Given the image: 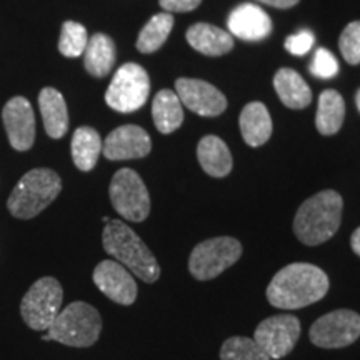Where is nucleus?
<instances>
[{
	"label": "nucleus",
	"mask_w": 360,
	"mask_h": 360,
	"mask_svg": "<svg viewBox=\"0 0 360 360\" xmlns=\"http://www.w3.org/2000/svg\"><path fill=\"white\" fill-rule=\"evenodd\" d=\"M328 285L327 274L321 267L295 262L274 276L267 287V300L277 309H304L322 300L328 292Z\"/></svg>",
	"instance_id": "f257e3e1"
},
{
	"label": "nucleus",
	"mask_w": 360,
	"mask_h": 360,
	"mask_svg": "<svg viewBox=\"0 0 360 360\" xmlns=\"http://www.w3.org/2000/svg\"><path fill=\"white\" fill-rule=\"evenodd\" d=\"M102 244L107 254L115 262L122 264L125 269L137 276L141 281L154 283L160 277V265L155 255L143 244L141 237L135 233L122 220H109L103 227Z\"/></svg>",
	"instance_id": "f03ea898"
},
{
	"label": "nucleus",
	"mask_w": 360,
	"mask_h": 360,
	"mask_svg": "<svg viewBox=\"0 0 360 360\" xmlns=\"http://www.w3.org/2000/svg\"><path fill=\"white\" fill-rule=\"evenodd\" d=\"M344 200L335 191H322L304 202L294 219V233L305 245H321L339 231Z\"/></svg>",
	"instance_id": "7ed1b4c3"
},
{
	"label": "nucleus",
	"mask_w": 360,
	"mask_h": 360,
	"mask_svg": "<svg viewBox=\"0 0 360 360\" xmlns=\"http://www.w3.org/2000/svg\"><path fill=\"white\" fill-rule=\"evenodd\" d=\"M62 191V179L52 169H34L19 180L7 200L8 212L29 220L47 209Z\"/></svg>",
	"instance_id": "20e7f679"
},
{
	"label": "nucleus",
	"mask_w": 360,
	"mask_h": 360,
	"mask_svg": "<svg viewBox=\"0 0 360 360\" xmlns=\"http://www.w3.org/2000/svg\"><path fill=\"white\" fill-rule=\"evenodd\" d=\"M102 332V317L98 310L87 302H72L58 312L49 327L51 340L60 342L67 347H92Z\"/></svg>",
	"instance_id": "39448f33"
},
{
	"label": "nucleus",
	"mask_w": 360,
	"mask_h": 360,
	"mask_svg": "<svg viewBox=\"0 0 360 360\" xmlns=\"http://www.w3.org/2000/svg\"><path fill=\"white\" fill-rule=\"evenodd\" d=\"M62 300H64V290L57 278H39L22 297V319L34 330L47 332L62 310Z\"/></svg>",
	"instance_id": "423d86ee"
},
{
	"label": "nucleus",
	"mask_w": 360,
	"mask_h": 360,
	"mask_svg": "<svg viewBox=\"0 0 360 360\" xmlns=\"http://www.w3.org/2000/svg\"><path fill=\"white\" fill-rule=\"evenodd\" d=\"M242 245L233 237H214L193 247L188 272L197 281H212L240 259Z\"/></svg>",
	"instance_id": "0eeeda50"
},
{
	"label": "nucleus",
	"mask_w": 360,
	"mask_h": 360,
	"mask_svg": "<svg viewBox=\"0 0 360 360\" xmlns=\"http://www.w3.org/2000/svg\"><path fill=\"white\" fill-rule=\"evenodd\" d=\"M150 92V79L147 70L139 64H124L115 72L105 92V102L110 109L130 114L142 109Z\"/></svg>",
	"instance_id": "6e6552de"
},
{
	"label": "nucleus",
	"mask_w": 360,
	"mask_h": 360,
	"mask_svg": "<svg viewBox=\"0 0 360 360\" xmlns=\"http://www.w3.org/2000/svg\"><path fill=\"white\" fill-rule=\"evenodd\" d=\"M115 212L130 222H142L150 214V195L141 175L132 169L117 170L109 187Z\"/></svg>",
	"instance_id": "1a4fd4ad"
},
{
	"label": "nucleus",
	"mask_w": 360,
	"mask_h": 360,
	"mask_svg": "<svg viewBox=\"0 0 360 360\" xmlns=\"http://www.w3.org/2000/svg\"><path fill=\"white\" fill-rule=\"evenodd\" d=\"M309 337L321 349L349 347L360 337V315L349 309L328 312L312 323Z\"/></svg>",
	"instance_id": "9d476101"
},
{
	"label": "nucleus",
	"mask_w": 360,
	"mask_h": 360,
	"mask_svg": "<svg viewBox=\"0 0 360 360\" xmlns=\"http://www.w3.org/2000/svg\"><path fill=\"white\" fill-rule=\"evenodd\" d=\"M300 337V321L294 315L282 314L265 319L255 328L254 340L272 360L283 359L297 345Z\"/></svg>",
	"instance_id": "9b49d317"
},
{
	"label": "nucleus",
	"mask_w": 360,
	"mask_h": 360,
	"mask_svg": "<svg viewBox=\"0 0 360 360\" xmlns=\"http://www.w3.org/2000/svg\"><path fill=\"white\" fill-rule=\"evenodd\" d=\"M92 278L97 289L115 304L132 305L137 299L139 289L132 272L115 260H102L94 269Z\"/></svg>",
	"instance_id": "f8f14e48"
},
{
	"label": "nucleus",
	"mask_w": 360,
	"mask_h": 360,
	"mask_svg": "<svg viewBox=\"0 0 360 360\" xmlns=\"http://www.w3.org/2000/svg\"><path fill=\"white\" fill-rule=\"evenodd\" d=\"M177 96L188 110L202 117H217L227 109V98L212 84L197 79H179Z\"/></svg>",
	"instance_id": "ddd939ff"
},
{
	"label": "nucleus",
	"mask_w": 360,
	"mask_h": 360,
	"mask_svg": "<svg viewBox=\"0 0 360 360\" xmlns=\"http://www.w3.org/2000/svg\"><path fill=\"white\" fill-rule=\"evenodd\" d=\"M8 142L19 152L32 148L35 142V115L25 97H13L6 103L2 112Z\"/></svg>",
	"instance_id": "4468645a"
},
{
	"label": "nucleus",
	"mask_w": 360,
	"mask_h": 360,
	"mask_svg": "<svg viewBox=\"0 0 360 360\" xmlns=\"http://www.w3.org/2000/svg\"><path fill=\"white\" fill-rule=\"evenodd\" d=\"M152 141L139 125H122L107 135L102 143V154L109 160L142 159L150 154Z\"/></svg>",
	"instance_id": "2eb2a0df"
},
{
	"label": "nucleus",
	"mask_w": 360,
	"mask_h": 360,
	"mask_svg": "<svg viewBox=\"0 0 360 360\" xmlns=\"http://www.w3.org/2000/svg\"><path fill=\"white\" fill-rule=\"evenodd\" d=\"M227 25L232 35L250 42L264 40L272 32V20L267 12L255 4H242L233 8L229 15Z\"/></svg>",
	"instance_id": "dca6fc26"
},
{
	"label": "nucleus",
	"mask_w": 360,
	"mask_h": 360,
	"mask_svg": "<svg viewBox=\"0 0 360 360\" xmlns=\"http://www.w3.org/2000/svg\"><path fill=\"white\" fill-rule=\"evenodd\" d=\"M197 159L200 167L204 169L210 177L222 179L231 174L232 170V155L227 143L217 135H205L197 146Z\"/></svg>",
	"instance_id": "f3484780"
},
{
	"label": "nucleus",
	"mask_w": 360,
	"mask_h": 360,
	"mask_svg": "<svg viewBox=\"0 0 360 360\" xmlns=\"http://www.w3.org/2000/svg\"><path fill=\"white\" fill-rule=\"evenodd\" d=\"M240 132L247 146L260 147L272 135V119L262 102H250L240 112Z\"/></svg>",
	"instance_id": "a211bd4d"
},
{
	"label": "nucleus",
	"mask_w": 360,
	"mask_h": 360,
	"mask_svg": "<svg viewBox=\"0 0 360 360\" xmlns=\"http://www.w3.org/2000/svg\"><path fill=\"white\" fill-rule=\"evenodd\" d=\"M39 105L49 137H64L69 129V112H67V103L62 94L52 87H45L39 96Z\"/></svg>",
	"instance_id": "6ab92c4d"
},
{
	"label": "nucleus",
	"mask_w": 360,
	"mask_h": 360,
	"mask_svg": "<svg viewBox=\"0 0 360 360\" xmlns=\"http://www.w3.org/2000/svg\"><path fill=\"white\" fill-rule=\"evenodd\" d=\"M187 42L204 56L217 57L231 52L233 47L232 35L210 24H195L187 30Z\"/></svg>",
	"instance_id": "aec40b11"
},
{
	"label": "nucleus",
	"mask_w": 360,
	"mask_h": 360,
	"mask_svg": "<svg viewBox=\"0 0 360 360\" xmlns=\"http://www.w3.org/2000/svg\"><path fill=\"white\" fill-rule=\"evenodd\" d=\"M274 87L283 105L289 109H305L312 101L307 82L292 69H281L274 77Z\"/></svg>",
	"instance_id": "412c9836"
},
{
	"label": "nucleus",
	"mask_w": 360,
	"mask_h": 360,
	"mask_svg": "<svg viewBox=\"0 0 360 360\" xmlns=\"http://www.w3.org/2000/svg\"><path fill=\"white\" fill-rule=\"evenodd\" d=\"M85 69L94 77H105L115 64V44L109 35L96 34L84 52Z\"/></svg>",
	"instance_id": "4be33fe9"
},
{
	"label": "nucleus",
	"mask_w": 360,
	"mask_h": 360,
	"mask_svg": "<svg viewBox=\"0 0 360 360\" xmlns=\"http://www.w3.org/2000/svg\"><path fill=\"white\" fill-rule=\"evenodd\" d=\"M179 96L172 90L164 89L152 102V117L159 132L172 134L184 122V109Z\"/></svg>",
	"instance_id": "5701e85b"
},
{
	"label": "nucleus",
	"mask_w": 360,
	"mask_h": 360,
	"mask_svg": "<svg viewBox=\"0 0 360 360\" xmlns=\"http://www.w3.org/2000/svg\"><path fill=\"white\" fill-rule=\"evenodd\" d=\"M345 119V102L337 90H323L319 97L315 127L322 135H334L340 130Z\"/></svg>",
	"instance_id": "b1692460"
},
{
	"label": "nucleus",
	"mask_w": 360,
	"mask_h": 360,
	"mask_svg": "<svg viewBox=\"0 0 360 360\" xmlns=\"http://www.w3.org/2000/svg\"><path fill=\"white\" fill-rule=\"evenodd\" d=\"M102 139L96 129L79 127L72 137V159L75 167L82 172H90L97 165L102 152Z\"/></svg>",
	"instance_id": "393cba45"
},
{
	"label": "nucleus",
	"mask_w": 360,
	"mask_h": 360,
	"mask_svg": "<svg viewBox=\"0 0 360 360\" xmlns=\"http://www.w3.org/2000/svg\"><path fill=\"white\" fill-rule=\"evenodd\" d=\"M174 27V17L169 12H160L143 25L137 39V49L142 53H152L167 42Z\"/></svg>",
	"instance_id": "a878e982"
},
{
	"label": "nucleus",
	"mask_w": 360,
	"mask_h": 360,
	"mask_svg": "<svg viewBox=\"0 0 360 360\" xmlns=\"http://www.w3.org/2000/svg\"><path fill=\"white\" fill-rule=\"evenodd\" d=\"M220 360H272L259 347L257 342L249 337H231L220 349Z\"/></svg>",
	"instance_id": "bb28decb"
},
{
	"label": "nucleus",
	"mask_w": 360,
	"mask_h": 360,
	"mask_svg": "<svg viewBox=\"0 0 360 360\" xmlns=\"http://www.w3.org/2000/svg\"><path fill=\"white\" fill-rule=\"evenodd\" d=\"M89 44V34L85 27L79 22L67 20L62 25L60 40H58V51L65 57H79L85 52Z\"/></svg>",
	"instance_id": "cd10ccee"
},
{
	"label": "nucleus",
	"mask_w": 360,
	"mask_h": 360,
	"mask_svg": "<svg viewBox=\"0 0 360 360\" xmlns=\"http://www.w3.org/2000/svg\"><path fill=\"white\" fill-rule=\"evenodd\" d=\"M339 47L342 57L350 65L360 64V20L350 22L340 34Z\"/></svg>",
	"instance_id": "c85d7f7f"
},
{
	"label": "nucleus",
	"mask_w": 360,
	"mask_h": 360,
	"mask_svg": "<svg viewBox=\"0 0 360 360\" xmlns=\"http://www.w3.org/2000/svg\"><path fill=\"white\" fill-rule=\"evenodd\" d=\"M310 74L317 79H332L339 74V62L332 56L327 49H319L315 52L312 65H310Z\"/></svg>",
	"instance_id": "c756f323"
},
{
	"label": "nucleus",
	"mask_w": 360,
	"mask_h": 360,
	"mask_svg": "<svg viewBox=\"0 0 360 360\" xmlns=\"http://www.w3.org/2000/svg\"><path fill=\"white\" fill-rule=\"evenodd\" d=\"M315 37L310 30L304 29L300 32H297L285 40V49L289 51L292 56H305L310 49L314 47Z\"/></svg>",
	"instance_id": "7c9ffc66"
},
{
	"label": "nucleus",
	"mask_w": 360,
	"mask_h": 360,
	"mask_svg": "<svg viewBox=\"0 0 360 360\" xmlns=\"http://www.w3.org/2000/svg\"><path fill=\"white\" fill-rule=\"evenodd\" d=\"M202 0H159L165 12H191L200 6Z\"/></svg>",
	"instance_id": "2f4dec72"
},
{
	"label": "nucleus",
	"mask_w": 360,
	"mask_h": 360,
	"mask_svg": "<svg viewBox=\"0 0 360 360\" xmlns=\"http://www.w3.org/2000/svg\"><path fill=\"white\" fill-rule=\"evenodd\" d=\"M259 2L267 4L270 7H277V8H290L299 4V0H259Z\"/></svg>",
	"instance_id": "473e14b6"
},
{
	"label": "nucleus",
	"mask_w": 360,
	"mask_h": 360,
	"mask_svg": "<svg viewBox=\"0 0 360 360\" xmlns=\"http://www.w3.org/2000/svg\"><path fill=\"white\" fill-rule=\"evenodd\" d=\"M350 247H352V250L360 257V227L355 229L352 237H350Z\"/></svg>",
	"instance_id": "72a5a7b5"
},
{
	"label": "nucleus",
	"mask_w": 360,
	"mask_h": 360,
	"mask_svg": "<svg viewBox=\"0 0 360 360\" xmlns=\"http://www.w3.org/2000/svg\"><path fill=\"white\" fill-rule=\"evenodd\" d=\"M355 103H357V109H359V112H360V89H359L357 96H355Z\"/></svg>",
	"instance_id": "f704fd0d"
}]
</instances>
